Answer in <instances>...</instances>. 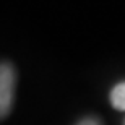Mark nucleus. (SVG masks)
I'll list each match as a JSON object with an SVG mask.
<instances>
[{
	"instance_id": "obj_1",
	"label": "nucleus",
	"mask_w": 125,
	"mask_h": 125,
	"mask_svg": "<svg viewBox=\"0 0 125 125\" xmlns=\"http://www.w3.org/2000/svg\"><path fill=\"white\" fill-rule=\"evenodd\" d=\"M15 96V70L10 63L0 67V115L2 119L8 115Z\"/></svg>"
},
{
	"instance_id": "obj_2",
	"label": "nucleus",
	"mask_w": 125,
	"mask_h": 125,
	"mask_svg": "<svg viewBox=\"0 0 125 125\" xmlns=\"http://www.w3.org/2000/svg\"><path fill=\"white\" fill-rule=\"evenodd\" d=\"M109 99H111V104L114 109L125 112V81L117 83L112 88L111 94H109Z\"/></svg>"
},
{
	"instance_id": "obj_3",
	"label": "nucleus",
	"mask_w": 125,
	"mask_h": 125,
	"mask_svg": "<svg viewBox=\"0 0 125 125\" xmlns=\"http://www.w3.org/2000/svg\"><path fill=\"white\" fill-rule=\"evenodd\" d=\"M76 125H101V124H99L96 119H93V117H86L83 120H80Z\"/></svg>"
},
{
	"instance_id": "obj_4",
	"label": "nucleus",
	"mask_w": 125,
	"mask_h": 125,
	"mask_svg": "<svg viewBox=\"0 0 125 125\" xmlns=\"http://www.w3.org/2000/svg\"><path fill=\"white\" fill-rule=\"evenodd\" d=\"M124 125H125V122H124Z\"/></svg>"
}]
</instances>
